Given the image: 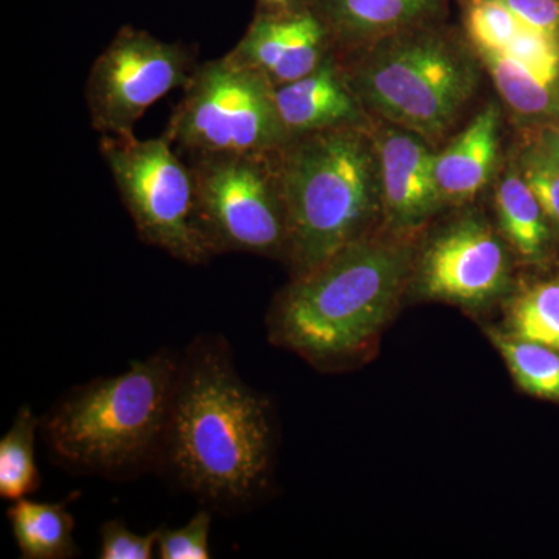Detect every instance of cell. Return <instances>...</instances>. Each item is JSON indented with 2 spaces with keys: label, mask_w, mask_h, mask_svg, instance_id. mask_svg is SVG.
I'll return each instance as SVG.
<instances>
[{
  "label": "cell",
  "mask_w": 559,
  "mask_h": 559,
  "mask_svg": "<svg viewBox=\"0 0 559 559\" xmlns=\"http://www.w3.org/2000/svg\"><path fill=\"white\" fill-rule=\"evenodd\" d=\"M200 229L215 255H286L288 218L277 151L193 157Z\"/></svg>",
  "instance_id": "52a82bcc"
},
{
  "label": "cell",
  "mask_w": 559,
  "mask_h": 559,
  "mask_svg": "<svg viewBox=\"0 0 559 559\" xmlns=\"http://www.w3.org/2000/svg\"><path fill=\"white\" fill-rule=\"evenodd\" d=\"M100 559H151L157 554V530L138 535L119 520L102 525Z\"/></svg>",
  "instance_id": "d4e9b609"
},
{
  "label": "cell",
  "mask_w": 559,
  "mask_h": 559,
  "mask_svg": "<svg viewBox=\"0 0 559 559\" xmlns=\"http://www.w3.org/2000/svg\"><path fill=\"white\" fill-rule=\"evenodd\" d=\"M509 283V252L479 216H463L440 231L419 263L423 294L466 307L495 300Z\"/></svg>",
  "instance_id": "30bf717a"
},
{
  "label": "cell",
  "mask_w": 559,
  "mask_h": 559,
  "mask_svg": "<svg viewBox=\"0 0 559 559\" xmlns=\"http://www.w3.org/2000/svg\"><path fill=\"white\" fill-rule=\"evenodd\" d=\"M294 0H261V5L270 13H286L290 10Z\"/></svg>",
  "instance_id": "83f0119b"
},
{
  "label": "cell",
  "mask_w": 559,
  "mask_h": 559,
  "mask_svg": "<svg viewBox=\"0 0 559 559\" xmlns=\"http://www.w3.org/2000/svg\"><path fill=\"white\" fill-rule=\"evenodd\" d=\"M275 103L290 138L344 124H366V110L331 53L310 75L275 87Z\"/></svg>",
  "instance_id": "4fadbf2b"
},
{
  "label": "cell",
  "mask_w": 559,
  "mask_h": 559,
  "mask_svg": "<svg viewBox=\"0 0 559 559\" xmlns=\"http://www.w3.org/2000/svg\"><path fill=\"white\" fill-rule=\"evenodd\" d=\"M522 21L500 0H471L466 28L476 50H503L521 31Z\"/></svg>",
  "instance_id": "603a6c76"
},
{
  "label": "cell",
  "mask_w": 559,
  "mask_h": 559,
  "mask_svg": "<svg viewBox=\"0 0 559 559\" xmlns=\"http://www.w3.org/2000/svg\"><path fill=\"white\" fill-rule=\"evenodd\" d=\"M197 68L193 51L182 44L124 27L92 64L86 86L92 127L102 134L134 131L154 103L187 86Z\"/></svg>",
  "instance_id": "9c48e42d"
},
{
  "label": "cell",
  "mask_w": 559,
  "mask_h": 559,
  "mask_svg": "<svg viewBox=\"0 0 559 559\" xmlns=\"http://www.w3.org/2000/svg\"><path fill=\"white\" fill-rule=\"evenodd\" d=\"M180 356L160 349L69 390L40 419L51 454L80 473L131 477L159 465Z\"/></svg>",
  "instance_id": "277c9868"
},
{
  "label": "cell",
  "mask_w": 559,
  "mask_h": 559,
  "mask_svg": "<svg viewBox=\"0 0 559 559\" xmlns=\"http://www.w3.org/2000/svg\"><path fill=\"white\" fill-rule=\"evenodd\" d=\"M518 20L559 44V0H500Z\"/></svg>",
  "instance_id": "484cf974"
},
{
  "label": "cell",
  "mask_w": 559,
  "mask_h": 559,
  "mask_svg": "<svg viewBox=\"0 0 559 559\" xmlns=\"http://www.w3.org/2000/svg\"><path fill=\"white\" fill-rule=\"evenodd\" d=\"M370 132L380 159L382 212L393 229H417L444 204L436 179L437 154L428 140L392 123Z\"/></svg>",
  "instance_id": "8fae6325"
},
{
  "label": "cell",
  "mask_w": 559,
  "mask_h": 559,
  "mask_svg": "<svg viewBox=\"0 0 559 559\" xmlns=\"http://www.w3.org/2000/svg\"><path fill=\"white\" fill-rule=\"evenodd\" d=\"M496 210L503 237L522 260L540 264L549 259L554 230L516 165L500 179L496 190Z\"/></svg>",
  "instance_id": "e0dca14e"
},
{
  "label": "cell",
  "mask_w": 559,
  "mask_h": 559,
  "mask_svg": "<svg viewBox=\"0 0 559 559\" xmlns=\"http://www.w3.org/2000/svg\"><path fill=\"white\" fill-rule=\"evenodd\" d=\"M411 270L403 242H353L280 294L267 316L271 341L314 362L356 355L388 322Z\"/></svg>",
  "instance_id": "3957f363"
},
{
  "label": "cell",
  "mask_w": 559,
  "mask_h": 559,
  "mask_svg": "<svg viewBox=\"0 0 559 559\" xmlns=\"http://www.w3.org/2000/svg\"><path fill=\"white\" fill-rule=\"evenodd\" d=\"M536 138H538L559 159V121L549 124V127L540 128V130L536 132Z\"/></svg>",
  "instance_id": "4316f807"
},
{
  "label": "cell",
  "mask_w": 559,
  "mask_h": 559,
  "mask_svg": "<svg viewBox=\"0 0 559 559\" xmlns=\"http://www.w3.org/2000/svg\"><path fill=\"white\" fill-rule=\"evenodd\" d=\"M344 72L364 110L437 143L480 83L479 62L459 40L418 25L362 47Z\"/></svg>",
  "instance_id": "5b68a950"
},
{
  "label": "cell",
  "mask_w": 559,
  "mask_h": 559,
  "mask_svg": "<svg viewBox=\"0 0 559 559\" xmlns=\"http://www.w3.org/2000/svg\"><path fill=\"white\" fill-rule=\"evenodd\" d=\"M329 40L311 11L267 13L252 22L230 55L278 87L314 72L330 53Z\"/></svg>",
  "instance_id": "7c38bea8"
},
{
  "label": "cell",
  "mask_w": 559,
  "mask_h": 559,
  "mask_svg": "<svg viewBox=\"0 0 559 559\" xmlns=\"http://www.w3.org/2000/svg\"><path fill=\"white\" fill-rule=\"evenodd\" d=\"M11 532L24 559H68L79 555L75 521L68 502H35L28 498L11 503Z\"/></svg>",
  "instance_id": "ac0fdd59"
},
{
  "label": "cell",
  "mask_w": 559,
  "mask_h": 559,
  "mask_svg": "<svg viewBox=\"0 0 559 559\" xmlns=\"http://www.w3.org/2000/svg\"><path fill=\"white\" fill-rule=\"evenodd\" d=\"M443 7L444 0H316L314 14L341 46L366 47L428 24Z\"/></svg>",
  "instance_id": "5bb4252c"
},
{
  "label": "cell",
  "mask_w": 559,
  "mask_h": 559,
  "mask_svg": "<svg viewBox=\"0 0 559 559\" xmlns=\"http://www.w3.org/2000/svg\"><path fill=\"white\" fill-rule=\"evenodd\" d=\"M272 444L270 401L238 374L229 342L215 334L191 342L157 468L212 509L242 510L266 487Z\"/></svg>",
  "instance_id": "6da1fadb"
},
{
  "label": "cell",
  "mask_w": 559,
  "mask_h": 559,
  "mask_svg": "<svg viewBox=\"0 0 559 559\" xmlns=\"http://www.w3.org/2000/svg\"><path fill=\"white\" fill-rule=\"evenodd\" d=\"M522 179L527 182L549 219L559 240V159L538 138L521 150L516 162Z\"/></svg>",
  "instance_id": "7402d4cb"
},
{
  "label": "cell",
  "mask_w": 559,
  "mask_h": 559,
  "mask_svg": "<svg viewBox=\"0 0 559 559\" xmlns=\"http://www.w3.org/2000/svg\"><path fill=\"white\" fill-rule=\"evenodd\" d=\"M511 336L559 348V280L536 283L510 301Z\"/></svg>",
  "instance_id": "44dd1931"
},
{
  "label": "cell",
  "mask_w": 559,
  "mask_h": 559,
  "mask_svg": "<svg viewBox=\"0 0 559 559\" xmlns=\"http://www.w3.org/2000/svg\"><path fill=\"white\" fill-rule=\"evenodd\" d=\"M164 138L191 159L216 154H271L290 135L275 87L230 53L198 66Z\"/></svg>",
  "instance_id": "8992f818"
},
{
  "label": "cell",
  "mask_w": 559,
  "mask_h": 559,
  "mask_svg": "<svg viewBox=\"0 0 559 559\" xmlns=\"http://www.w3.org/2000/svg\"><path fill=\"white\" fill-rule=\"evenodd\" d=\"M40 419L22 406L9 432L0 439V496L10 502L28 498L40 487L36 465V432Z\"/></svg>",
  "instance_id": "d6986e66"
},
{
  "label": "cell",
  "mask_w": 559,
  "mask_h": 559,
  "mask_svg": "<svg viewBox=\"0 0 559 559\" xmlns=\"http://www.w3.org/2000/svg\"><path fill=\"white\" fill-rule=\"evenodd\" d=\"M489 337L522 390L559 403V348L518 340L496 330H489Z\"/></svg>",
  "instance_id": "ffe728a7"
},
{
  "label": "cell",
  "mask_w": 559,
  "mask_h": 559,
  "mask_svg": "<svg viewBox=\"0 0 559 559\" xmlns=\"http://www.w3.org/2000/svg\"><path fill=\"white\" fill-rule=\"evenodd\" d=\"M511 114L530 128L559 121V80L528 68L503 51L476 50Z\"/></svg>",
  "instance_id": "2e32d148"
},
{
  "label": "cell",
  "mask_w": 559,
  "mask_h": 559,
  "mask_svg": "<svg viewBox=\"0 0 559 559\" xmlns=\"http://www.w3.org/2000/svg\"><path fill=\"white\" fill-rule=\"evenodd\" d=\"M500 108L480 110L468 127L436 156V179L441 200H473L487 186L499 157Z\"/></svg>",
  "instance_id": "9a60e30c"
},
{
  "label": "cell",
  "mask_w": 559,
  "mask_h": 559,
  "mask_svg": "<svg viewBox=\"0 0 559 559\" xmlns=\"http://www.w3.org/2000/svg\"><path fill=\"white\" fill-rule=\"evenodd\" d=\"M212 514L200 510L180 528H157V557L160 559H209Z\"/></svg>",
  "instance_id": "cb8c5ba5"
},
{
  "label": "cell",
  "mask_w": 559,
  "mask_h": 559,
  "mask_svg": "<svg viewBox=\"0 0 559 559\" xmlns=\"http://www.w3.org/2000/svg\"><path fill=\"white\" fill-rule=\"evenodd\" d=\"M100 151L142 241L189 264L215 257L198 224L193 175L164 135L102 134Z\"/></svg>",
  "instance_id": "ba28073f"
},
{
  "label": "cell",
  "mask_w": 559,
  "mask_h": 559,
  "mask_svg": "<svg viewBox=\"0 0 559 559\" xmlns=\"http://www.w3.org/2000/svg\"><path fill=\"white\" fill-rule=\"evenodd\" d=\"M367 128L308 132L277 151L294 277L366 238L380 215V159Z\"/></svg>",
  "instance_id": "7a4b0ae2"
}]
</instances>
